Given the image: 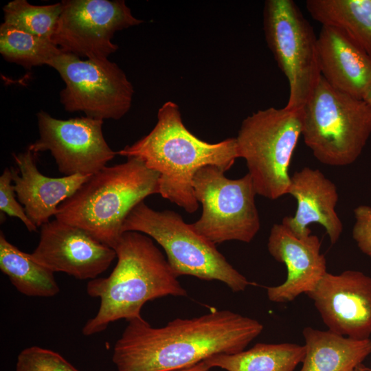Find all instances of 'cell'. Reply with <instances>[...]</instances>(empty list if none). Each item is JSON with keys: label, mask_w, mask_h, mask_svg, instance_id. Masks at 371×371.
Here are the masks:
<instances>
[{"label": "cell", "mask_w": 371, "mask_h": 371, "mask_svg": "<svg viewBox=\"0 0 371 371\" xmlns=\"http://www.w3.org/2000/svg\"><path fill=\"white\" fill-rule=\"evenodd\" d=\"M52 37L65 53L87 59H106L118 46L114 34L143 21L135 18L123 0H64Z\"/></svg>", "instance_id": "cell-11"}, {"label": "cell", "mask_w": 371, "mask_h": 371, "mask_svg": "<svg viewBox=\"0 0 371 371\" xmlns=\"http://www.w3.org/2000/svg\"><path fill=\"white\" fill-rule=\"evenodd\" d=\"M363 99L371 106V85L366 91Z\"/></svg>", "instance_id": "cell-29"}, {"label": "cell", "mask_w": 371, "mask_h": 371, "mask_svg": "<svg viewBox=\"0 0 371 371\" xmlns=\"http://www.w3.org/2000/svg\"><path fill=\"white\" fill-rule=\"evenodd\" d=\"M18 170L12 168V182L19 202L38 227L50 221L58 208L90 175H75L49 177L39 172L36 154L27 149L13 153Z\"/></svg>", "instance_id": "cell-17"}, {"label": "cell", "mask_w": 371, "mask_h": 371, "mask_svg": "<svg viewBox=\"0 0 371 371\" xmlns=\"http://www.w3.org/2000/svg\"><path fill=\"white\" fill-rule=\"evenodd\" d=\"M224 173L215 166H203L196 172L194 194L203 211L192 225L215 245L229 240L250 243L260 227L252 179L249 173L236 179Z\"/></svg>", "instance_id": "cell-9"}, {"label": "cell", "mask_w": 371, "mask_h": 371, "mask_svg": "<svg viewBox=\"0 0 371 371\" xmlns=\"http://www.w3.org/2000/svg\"><path fill=\"white\" fill-rule=\"evenodd\" d=\"M3 11V23L52 40L62 11V3L34 5L26 0H14L5 5Z\"/></svg>", "instance_id": "cell-24"}, {"label": "cell", "mask_w": 371, "mask_h": 371, "mask_svg": "<svg viewBox=\"0 0 371 371\" xmlns=\"http://www.w3.org/2000/svg\"><path fill=\"white\" fill-rule=\"evenodd\" d=\"M0 269L18 291L30 297H49L60 288L54 272L34 260L30 254L10 243L0 232Z\"/></svg>", "instance_id": "cell-22"}, {"label": "cell", "mask_w": 371, "mask_h": 371, "mask_svg": "<svg viewBox=\"0 0 371 371\" xmlns=\"http://www.w3.org/2000/svg\"><path fill=\"white\" fill-rule=\"evenodd\" d=\"M287 194L296 200L297 209L294 216L283 218L282 224L299 237L311 234L309 225L319 224L332 245L338 241L343 224L335 210L339 195L332 181L319 170L304 167L291 176Z\"/></svg>", "instance_id": "cell-16"}, {"label": "cell", "mask_w": 371, "mask_h": 371, "mask_svg": "<svg viewBox=\"0 0 371 371\" xmlns=\"http://www.w3.org/2000/svg\"><path fill=\"white\" fill-rule=\"evenodd\" d=\"M305 355L300 371H354L371 354V339H355L306 327Z\"/></svg>", "instance_id": "cell-19"}, {"label": "cell", "mask_w": 371, "mask_h": 371, "mask_svg": "<svg viewBox=\"0 0 371 371\" xmlns=\"http://www.w3.org/2000/svg\"><path fill=\"white\" fill-rule=\"evenodd\" d=\"M116 153L138 157L157 172L159 194L190 214L199 205L192 186L196 172L205 166L226 172L239 158L236 138L215 144L200 139L185 126L179 106L171 101L159 109L157 124L148 135Z\"/></svg>", "instance_id": "cell-2"}, {"label": "cell", "mask_w": 371, "mask_h": 371, "mask_svg": "<svg viewBox=\"0 0 371 371\" xmlns=\"http://www.w3.org/2000/svg\"><path fill=\"white\" fill-rule=\"evenodd\" d=\"M48 66L65 83L60 100L67 111H82L104 120H120L130 110L133 87L123 70L108 58L82 60L62 52Z\"/></svg>", "instance_id": "cell-10"}, {"label": "cell", "mask_w": 371, "mask_h": 371, "mask_svg": "<svg viewBox=\"0 0 371 371\" xmlns=\"http://www.w3.org/2000/svg\"><path fill=\"white\" fill-rule=\"evenodd\" d=\"M328 330L355 339L371 335V276L356 270L326 273L306 293Z\"/></svg>", "instance_id": "cell-13"}, {"label": "cell", "mask_w": 371, "mask_h": 371, "mask_svg": "<svg viewBox=\"0 0 371 371\" xmlns=\"http://www.w3.org/2000/svg\"><path fill=\"white\" fill-rule=\"evenodd\" d=\"M317 41L321 76L339 91L363 99L371 85V58L333 27L322 25Z\"/></svg>", "instance_id": "cell-18"}, {"label": "cell", "mask_w": 371, "mask_h": 371, "mask_svg": "<svg viewBox=\"0 0 371 371\" xmlns=\"http://www.w3.org/2000/svg\"><path fill=\"white\" fill-rule=\"evenodd\" d=\"M211 368L203 361L191 367L177 371H211Z\"/></svg>", "instance_id": "cell-28"}, {"label": "cell", "mask_w": 371, "mask_h": 371, "mask_svg": "<svg viewBox=\"0 0 371 371\" xmlns=\"http://www.w3.org/2000/svg\"><path fill=\"white\" fill-rule=\"evenodd\" d=\"M123 232H137L155 240L164 249L177 276H192L203 280H218L232 291H243L250 284L216 249L199 234L192 224L172 210L156 211L144 201L128 215Z\"/></svg>", "instance_id": "cell-6"}, {"label": "cell", "mask_w": 371, "mask_h": 371, "mask_svg": "<svg viewBox=\"0 0 371 371\" xmlns=\"http://www.w3.org/2000/svg\"><path fill=\"white\" fill-rule=\"evenodd\" d=\"M311 16L347 35L371 58V0H307Z\"/></svg>", "instance_id": "cell-20"}, {"label": "cell", "mask_w": 371, "mask_h": 371, "mask_svg": "<svg viewBox=\"0 0 371 371\" xmlns=\"http://www.w3.org/2000/svg\"><path fill=\"white\" fill-rule=\"evenodd\" d=\"M354 371H371V368H368L367 366H366L365 365H363V363L360 364L359 366H358L355 370Z\"/></svg>", "instance_id": "cell-30"}, {"label": "cell", "mask_w": 371, "mask_h": 371, "mask_svg": "<svg viewBox=\"0 0 371 371\" xmlns=\"http://www.w3.org/2000/svg\"><path fill=\"white\" fill-rule=\"evenodd\" d=\"M36 117L39 137L27 149L35 154L49 151L65 176L93 175L117 155L104 139L103 120L87 116L60 120L42 110Z\"/></svg>", "instance_id": "cell-12"}, {"label": "cell", "mask_w": 371, "mask_h": 371, "mask_svg": "<svg viewBox=\"0 0 371 371\" xmlns=\"http://www.w3.org/2000/svg\"><path fill=\"white\" fill-rule=\"evenodd\" d=\"M302 132V109L270 107L242 122L237 142L256 193L275 200L287 194L289 168Z\"/></svg>", "instance_id": "cell-7"}, {"label": "cell", "mask_w": 371, "mask_h": 371, "mask_svg": "<svg viewBox=\"0 0 371 371\" xmlns=\"http://www.w3.org/2000/svg\"><path fill=\"white\" fill-rule=\"evenodd\" d=\"M16 371H78L59 353L39 346H30L19 354Z\"/></svg>", "instance_id": "cell-25"}, {"label": "cell", "mask_w": 371, "mask_h": 371, "mask_svg": "<svg viewBox=\"0 0 371 371\" xmlns=\"http://www.w3.org/2000/svg\"><path fill=\"white\" fill-rule=\"evenodd\" d=\"M117 261L110 275L89 280L87 293L100 299L95 316L82 328L89 336L104 330L111 322L140 318L148 301L188 293L153 239L137 232H126L114 248Z\"/></svg>", "instance_id": "cell-3"}, {"label": "cell", "mask_w": 371, "mask_h": 371, "mask_svg": "<svg viewBox=\"0 0 371 371\" xmlns=\"http://www.w3.org/2000/svg\"><path fill=\"white\" fill-rule=\"evenodd\" d=\"M159 175L135 157L106 166L89 178L58 208L55 218L78 227L115 248L132 210L159 194Z\"/></svg>", "instance_id": "cell-4"}, {"label": "cell", "mask_w": 371, "mask_h": 371, "mask_svg": "<svg viewBox=\"0 0 371 371\" xmlns=\"http://www.w3.org/2000/svg\"><path fill=\"white\" fill-rule=\"evenodd\" d=\"M62 51L51 39L34 35L4 23L0 25V53L8 61L25 69L48 65Z\"/></svg>", "instance_id": "cell-23"}, {"label": "cell", "mask_w": 371, "mask_h": 371, "mask_svg": "<svg viewBox=\"0 0 371 371\" xmlns=\"http://www.w3.org/2000/svg\"><path fill=\"white\" fill-rule=\"evenodd\" d=\"M263 24L267 45L289 82L284 107L302 109L321 77L317 36L292 0L266 1Z\"/></svg>", "instance_id": "cell-8"}, {"label": "cell", "mask_w": 371, "mask_h": 371, "mask_svg": "<svg viewBox=\"0 0 371 371\" xmlns=\"http://www.w3.org/2000/svg\"><path fill=\"white\" fill-rule=\"evenodd\" d=\"M304 346L292 343L255 344L235 354H219L204 361L226 371H294L302 362Z\"/></svg>", "instance_id": "cell-21"}, {"label": "cell", "mask_w": 371, "mask_h": 371, "mask_svg": "<svg viewBox=\"0 0 371 371\" xmlns=\"http://www.w3.org/2000/svg\"><path fill=\"white\" fill-rule=\"evenodd\" d=\"M302 111L304 142L320 163L345 166L359 158L371 135V106L363 99L321 76Z\"/></svg>", "instance_id": "cell-5"}, {"label": "cell", "mask_w": 371, "mask_h": 371, "mask_svg": "<svg viewBox=\"0 0 371 371\" xmlns=\"http://www.w3.org/2000/svg\"><path fill=\"white\" fill-rule=\"evenodd\" d=\"M262 330L256 319L229 310L177 318L160 328L142 317L128 321L112 360L117 371H177L243 351Z\"/></svg>", "instance_id": "cell-1"}, {"label": "cell", "mask_w": 371, "mask_h": 371, "mask_svg": "<svg viewBox=\"0 0 371 371\" xmlns=\"http://www.w3.org/2000/svg\"><path fill=\"white\" fill-rule=\"evenodd\" d=\"M12 182V168H5L0 177V210L3 214L20 219L29 232H37L35 225L27 216L19 202Z\"/></svg>", "instance_id": "cell-26"}, {"label": "cell", "mask_w": 371, "mask_h": 371, "mask_svg": "<svg viewBox=\"0 0 371 371\" xmlns=\"http://www.w3.org/2000/svg\"><path fill=\"white\" fill-rule=\"evenodd\" d=\"M267 249L287 270L283 283L267 288L268 299L273 302H292L302 293H308L327 273L326 260L320 252L321 241L316 235L299 237L282 223H275Z\"/></svg>", "instance_id": "cell-15"}, {"label": "cell", "mask_w": 371, "mask_h": 371, "mask_svg": "<svg viewBox=\"0 0 371 371\" xmlns=\"http://www.w3.org/2000/svg\"><path fill=\"white\" fill-rule=\"evenodd\" d=\"M352 236L362 253L371 258V206L361 205L354 210Z\"/></svg>", "instance_id": "cell-27"}, {"label": "cell", "mask_w": 371, "mask_h": 371, "mask_svg": "<svg viewBox=\"0 0 371 371\" xmlns=\"http://www.w3.org/2000/svg\"><path fill=\"white\" fill-rule=\"evenodd\" d=\"M32 259L54 273L63 272L78 280H93L116 258L114 249L86 231L57 219L41 227Z\"/></svg>", "instance_id": "cell-14"}]
</instances>
